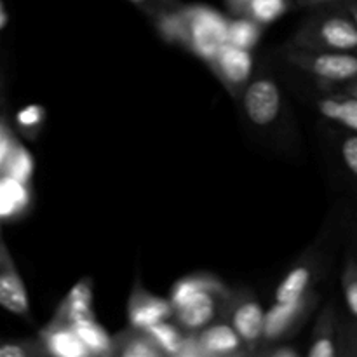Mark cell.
Returning a JSON list of instances; mask_svg holds the SVG:
<instances>
[{"label":"cell","instance_id":"1","mask_svg":"<svg viewBox=\"0 0 357 357\" xmlns=\"http://www.w3.org/2000/svg\"><path fill=\"white\" fill-rule=\"evenodd\" d=\"M296 45L310 51L357 52V24L342 7L321 13L300 30Z\"/></svg>","mask_w":357,"mask_h":357},{"label":"cell","instance_id":"2","mask_svg":"<svg viewBox=\"0 0 357 357\" xmlns=\"http://www.w3.org/2000/svg\"><path fill=\"white\" fill-rule=\"evenodd\" d=\"M187 44L199 58L213 63L220 49L229 42V20L204 6L187 7Z\"/></svg>","mask_w":357,"mask_h":357},{"label":"cell","instance_id":"3","mask_svg":"<svg viewBox=\"0 0 357 357\" xmlns=\"http://www.w3.org/2000/svg\"><path fill=\"white\" fill-rule=\"evenodd\" d=\"M289 59L298 68L331 86L342 87L357 79V52L310 51L298 47L289 54Z\"/></svg>","mask_w":357,"mask_h":357},{"label":"cell","instance_id":"4","mask_svg":"<svg viewBox=\"0 0 357 357\" xmlns=\"http://www.w3.org/2000/svg\"><path fill=\"white\" fill-rule=\"evenodd\" d=\"M282 107L281 89L271 79L253 80L244 91V110L257 126H268L278 119Z\"/></svg>","mask_w":357,"mask_h":357},{"label":"cell","instance_id":"5","mask_svg":"<svg viewBox=\"0 0 357 357\" xmlns=\"http://www.w3.org/2000/svg\"><path fill=\"white\" fill-rule=\"evenodd\" d=\"M0 307L14 316L30 317V298L26 288L9 251L2 243H0Z\"/></svg>","mask_w":357,"mask_h":357},{"label":"cell","instance_id":"6","mask_svg":"<svg viewBox=\"0 0 357 357\" xmlns=\"http://www.w3.org/2000/svg\"><path fill=\"white\" fill-rule=\"evenodd\" d=\"M222 291L223 288L218 282V284L211 286V288L202 289L190 302L174 310L173 314L178 321V326L194 333V331H201L202 328L211 324L220 310Z\"/></svg>","mask_w":357,"mask_h":357},{"label":"cell","instance_id":"7","mask_svg":"<svg viewBox=\"0 0 357 357\" xmlns=\"http://www.w3.org/2000/svg\"><path fill=\"white\" fill-rule=\"evenodd\" d=\"M129 324L135 331H145L153 324L166 321L173 316V305L169 300L150 295L143 289H135L129 300Z\"/></svg>","mask_w":357,"mask_h":357},{"label":"cell","instance_id":"8","mask_svg":"<svg viewBox=\"0 0 357 357\" xmlns=\"http://www.w3.org/2000/svg\"><path fill=\"white\" fill-rule=\"evenodd\" d=\"M310 303V296L295 300V302H275L268 310H265L264 317V340H279L289 333L293 326L298 323L300 317L305 314L307 305Z\"/></svg>","mask_w":357,"mask_h":357},{"label":"cell","instance_id":"9","mask_svg":"<svg viewBox=\"0 0 357 357\" xmlns=\"http://www.w3.org/2000/svg\"><path fill=\"white\" fill-rule=\"evenodd\" d=\"M211 65L216 66V72L227 84L241 86L246 84L253 73V56L248 49H241L227 42Z\"/></svg>","mask_w":357,"mask_h":357},{"label":"cell","instance_id":"10","mask_svg":"<svg viewBox=\"0 0 357 357\" xmlns=\"http://www.w3.org/2000/svg\"><path fill=\"white\" fill-rule=\"evenodd\" d=\"M264 317L265 310L257 300L244 298L232 309L230 324L244 345H257L264 340Z\"/></svg>","mask_w":357,"mask_h":357},{"label":"cell","instance_id":"11","mask_svg":"<svg viewBox=\"0 0 357 357\" xmlns=\"http://www.w3.org/2000/svg\"><path fill=\"white\" fill-rule=\"evenodd\" d=\"M44 352L56 357H89V351L82 344L68 323L56 319L52 326L45 328L40 337Z\"/></svg>","mask_w":357,"mask_h":357},{"label":"cell","instance_id":"12","mask_svg":"<svg viewBox=\"0 0 357 357\" xmlns=\"http://www.w3.org/2000/svg\"><path fill=\"white\" fill-rule=\"evenodd\" d=\"M197 342L204 356H234L243 349V340L232 324L215 323L202 328L197 335Z\"/></svg>","mask_w":357,"mask_h":357},{"label":"cell","instance_id":"13","mask_svg":"<svg viewBox=\"0 0 357 357\" xmlns=\"http://www.w3.org/2000/svg\"><path fill=\"white\" fill-rule=\"evenodd\" d=\"M316 108L328 121L344 126L351 132H357V98L344 91L324 94L316 101Z\"/></svg>","mask_w":357,"mask_h":357},{"label":"cell","instance_id":"14","mask_svg":"<svg viewBox=\"0 0 357 357\" xmlns=\"http://www.w3.org/2000/svg\"><path fill=\"white\" fill-rule=\"evenodd\" d=\"M72 330L75 331L77 337L82 340L91 356H108L114 354V340L108 337L107 331L101 324L96 323L94 316L82 317L68 323Z\"/></svg>","mask_w":357,"mask_h":357},{"label":"cell","instance_id":"15","mask_svg":"<svg viewBox=\"0 0 357 357\" xmlns=\"http://www.w3.org/2000/svg\"><path fill=\"white\" fill-rule=\"evenodd\" d=\"M93 314V289L87 279L79 281L63 302L61 310H59L58 321L63 323H72V321L82 319V317H91Z\"/></svg>","mask_w":357,"mask_h":357},{"label":"cell","instance_id":"16","mask_svg":"<svg viewBox=\"0 0 357 357\" xmlns=\"http://www.w3.org/2000/svg\"><path fill=\"white\" fill-rule=\"evenodd\" d=\"M309 357H335L338 356L337 337H335V312L333 307H328L321 314L316 324L312 342L309 347Z\"/></svg>","mask_w":357,"mask_h":357},{"label":"cell","instance_id":"17","mask_svg":"<svg viewBox=\"0 0 357 357\" xmlns=\"http://www.w3.org/2000/svg\"><path fill=\"white\" fill-rule=\"evenodd\" d=\"M30 202L26 183L16 178L3 176L0 180V218H9L23 211Z\"/></svg>","mask_w":357,"mask_h":357},{"label":"cell","instance_id":"18","mask_svg":"<svg viewBox=\"0 0 357 357\" xmlns=\"http://www.w3.org/2000/svg\"><path fill=\"white\" fill-rule=\"evenodd\" d=\"M310 282H312V271L307 265H298L291 268L282 279L281 284L278 286L275 291V302H295V300L303 298L309 295Z\"/></svg>","mask_w":357,"mask_h":357},{"label":"cell","instance_id":"19","mask_svg":"<svg viewBox=\"0 0 357 357\" xmlns=\"http://www.w3.org/2000/svg\"><path fill=\"white\" fill-rule=\"evenodd\" d=\"M146 337L160 349V352L166 356H180L183 347L185 335L181 333V328L176 324H171L169 321H160L153 324L149 330H145Z\"/></svg>","mask_w":357,"mask_h":357},{"label":"cell","instance_id":"20","mask_svg":"<svg viewBox=\"0 0 357 357\" xmlns=\"http://www.w3.org/2000/svg\"><path fill=\"white\" fill-rule=\"evenodd\" d=\"M218 284V281L209 275H188V278L180 279L176 284L173 286V291H171V305H173V312L180 307H183L185 303L190 302L197 293H201L202 289L211 288V286Z\"/></svg>","mask_w":357,"mask_h":357},{"label":"cell","instance_id":"21","mask_svg":"<svg viewBox=\"0 0 357 357\" xmlns=\"http://www.w3.org/2000/svg\"><path fill=\"white\" fill-rule=\"evenodd\" d=\"M260 40V24L251 17H237L229 21V44L241 49H251Z\"/></svg>","mask_w":357,"mask_h":357},{"label":"cell","instance_id":"22","mask_svg":"<svg viewBox=\"0 0 357 357\" xmlns=\"http://www.w3.org/2000/svg\"><path fill=\"white\" fill-rule=\"evenodd\" d=\"M33 167L35 164H33V157H31V153L28 152L24 146L14 143L13 150H10L9 157H7L2 169L3 173H6V176L16 178V180L23 181V183H28L31 174H33Z\"/></svg>","mask_w":357,"mask_h":357},{"label":"cell","instance_id":"23","mask_svg":"<svg viewBox=\"0 0 357 357\" xmlns=\"http://www.w3.org/2000/svg\"><path fill=\"white\" fill-rule=\"evenodd\" d=\"M114 352L122 357H160L164 356L160 349L146 337L145 331L139 335L126 337L122 342H114Z\"/></svg>","mask_w":357,"mask_h":357},{"label":"cell","instance_id":"24","mask_svg":"<svg viewBox=\"0 0 357 357\" xmlns=\"http://www.w3.org/2000/svg\"><path fill=\"white\" fill-rule=\"evenodd\" d=\"M288 0H250L246 7L248 17L258 24H271L288 10Z\"/></svg>","mask_w":357,"mask_h":357},{"label":"cell","instance_id":"25","mask_svg":"<svg viewBox=\"0 0 357 357\" xmlns=\"http://www.w3.org/2000/svg\"><path fill=\"white\" fill-rule=\"evenodd\" d=\"M159 28L166 38L187 42V17L183 10L164 13L159 20Z\"/></svg>","mask_w":357,"mask_h":357},{"label":"cell","instance_id":"26","mask_svg":"<svg viewBox=\"0 0 357 357\" xmlns=\"http://www.w3.org/2000/svg\"><path fill=\"white\" fill-rule=\"evenodd\" d=\"M342 286H344V296L351 316L357 321V260L351 258L345 264L344 275H342Z\"/></svg>","mask_w":357,"mask_h":357},{"label":"cell","instance_id":"27","mask_svg":"<svg viewBox=\"0 0 357 357\" xmlns=\"http://www.w3.org/2000/svg\"><path fill=\"white\" fill-rule=\"evenodd\" d=\"M40 344L26 340H0V357H30L40 352Z\"/></svg>","mask_w":357,"mask_h":357},{"label":"cell","instance_id":"28","mask_svg":"<svg viewBox=\"0 0 357 357\" xmlns=\"http://www.w3.org/2000/svg\"><path fill=\"white\" fill-rule=\"evenodd\" d=\"M44 108L40 105H28L17 114V124L24 131H35L44 122Z\"/></svg>","mask_w":357,"mask_h":357},{"label":"cell","instance_id":"29","mask_svg":"<svg viewBox=\"0 0 357 357\" xmlns=\"http://www.w3.org/2000/svg\"><path fill=\"white\" fill-rule=\"evenodd\" d=\"M340 155L347 169L357 176V132H351L342 139Z\"/></svg>","mask_w":357,"mask_h":357},{"label":"cell","instance_id":"30","mask_svg":"<svg viewBox=\"0 0 357 357\" xmlns=\"http://www.w3.org/2000/svg\"><path fill=\"white\" fill-rule=\"evenodd\" d=\"M180 356H183V357L204 356L201 351V345H199V342H197V337H185L183 347H181Z\"/></svg>","mask_w":357,"mask_h":357},{"label":"cell","instance_id":"31","mask_svg":"<svg viewBox=\"0 0 357 357\" xmlns=\"http://www.w3.org/2000/svg\"><path fill=\"white\" fill-rule=\"evenodd\" d=\"M13 145L14 142L10 139V136L7 135V132H3V135L0 136V169H2L3 164H6L7 157H9L10 150H13Z\"/></svg>","mask_w":357,"mask_h":357},{"label":"cell","instance_id":"32","mask_svg":"<svg viewBox=\"0 0 357 357\" xmlns=\"http://www.w3.org/2000/svg\"><path fill=\"white\" fill-rule=\"evenodd\" d=\"M345 2V0H300V3L305 7H312V9H319V7L328 6H338V3Z\"/></svg>","mask_w":357,"mask_h":357},{"label":"cell","instance_id":"33","mask_svg":"<svg viewBox=\"0 0 357 357\" xmlns=\"http://www.w3.org/2000/svg\"><path fill=\"white\" fill-rule=\"evenodd\" d=\"M338 7H342L357 24V0H345V2L338 3Z\"/></svg>","mask_w":357,"mask_h":357},{"label":"cell","instance_id":"34","mask_svg":"<svg viewBox=\"0 0 357 357\" xmlns=\"http://www.w3.org/2000/svg\"><path fill=\"white\" fill-rule=\"evenodd\" d=\"M248 3H250V0H227V6H229L230 9L237 14L246 13Z\"/></svg>","mask_w":357,"mask_h":357},{"label":"cell","instance_id":"35","mask_svg":"<svg viewBox=\"0 0 357 357\" xmlns=\"http://www.w3.org/2000/svg\"><path fill=\"white\" fill-rule=\"evenodd\" d=\"M272 356L274 357H298L300 352L295 351V349L282 347V349H278V351L272 352Z\"/></svg>","mask_w":357,"mask_h":357},{"label":"cell","instance_id":"36","mask_svg":"<svg viewBox=\"0 0 357 357\" xmlns=\"http://www.w3.org/2000/svg\"><path fill=\"white\" fill-rule=\"evenodd\" d=\"M340 91H344V93H347V94H351V96L357 98V79L352 80V82L345 84V86H342Z\"/></svg>","mask_w":357,"mask_h":357},{"label":"cell","instance_id":"37","mask_svg":"<svg viewBox=\"0 0 357 357\" xmlns=\"http://www.w3.org/2000/svg\"><path fill=\"white\" fill-rule=\"evenodd\" d=\"M131 3H136V6H143V3L150 2V0H129Z\"/></svg>","mask_w":357,"mask_h":357},{"label":"cell","instance_id":"38","mask_svg":"<svg viewBox=\"0 0 357 357\" xmlns=\"http://www.w3.org/2000/svg\"><path fill=\"white\" fill-rule=\"evenodd\" d=\"M3 132H6V131H3V128H2V124H0V136H2V135H3Z\"/></svg>","mask_w":357,"mask_h":357}]
</instances>
